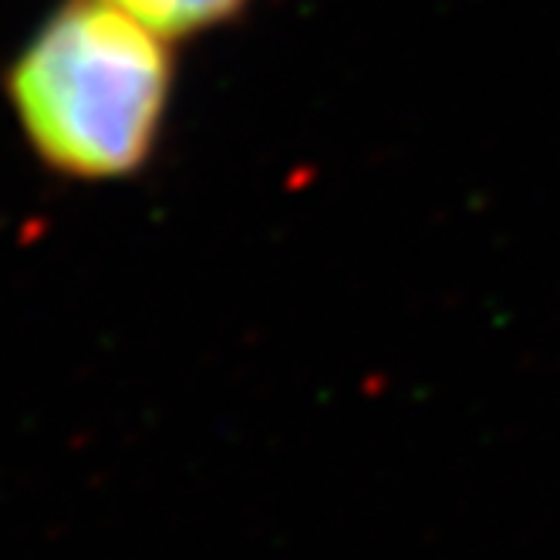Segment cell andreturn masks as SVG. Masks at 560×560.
<instances>
[{
  "label": "cell",
  "mask_w": 560,
  "mask_h": 560,
  "mask_svg": "<svg viewBox=\"0 0 560 560\" xmlns=\"http://www.w3.org/2000/svg\"><path fill=\"white\" fill-rule=\"evenodd\" d=\"M112 4L176 45L244 14L250 0H112Z\"/></svg>",
  "instance_id": "7a4b0ae2"
},
{
  "label": "cell",
  "mask_w": 560,
  "mask_h": 560,
  "mask_svg": "<svg viewBox=\"0 0 560 560\" xmlns=\"http://www.w3.org/2000/svg\"><path fill=\"white\" fill-rule=\"evenodd\" d=\"M173 89V42L112 0H61L4 71L27 149L78 183L142 173L163 142Z\"/></svg>",
  "instance_id": "6da1fadb"
}]
</instances>
